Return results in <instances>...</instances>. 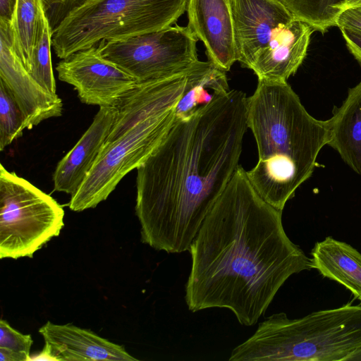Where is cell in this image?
<instances>
[{
  "instance_id": "obj_16",
  "label": "cell",
  "mask_w": 361,
  "mask_h": 361,
  "mask_svg": "<svg viewBox=\"0 0 361 361\" xmlns=\"http://www.w3.org/2000/svg\"><path fill=\"white\" fill-rule=\"evenodd\" d=\"M59 361H135L123 345L73 324L47 322L39 329Z\"/></svg>"
},
{
  "instance_id": "obj_28",
  "label": "cell",
  "mask_w": 361,
  "mask_h": 361,
  "mask_svg": "<svg viewBox=\"0 0 361 361\" xmlns=\"http://www.w3.org/2000/svg\"><path fill=\"white\" fill-rule=\"evenodd\" d=\"M16 0H0V18L11 21L13 14Z\"/></svg>"
},
{
  "instance_id": "obj_12",
  "label": "cell",
  "mask_w": 361,
  "mask_h": 361,
  "mask_svg": "<svg viewBox=\"0 0 361 361\" xmlns=\"http://www.w3.org/2000/svg\"><path fill=\"white\" fill-rule=\"evenodd\" d=\"M238 61L249 68L279 25L295 18L279 0H231Z\"/></svg>"
},
{
  "instance_id": "obj_10",
  "label": "cell",
  "mask_w": 361,
  "mask_h": 361,
  "mask_svg": "<svg viewBox=\"0 0 361 361\" xmlns=\"http://www.w3.org/2000/svg\"><path fill=\"white\" fill-rule=\"evenodd\" d=\"M0 41V80L19 106L25 129H31L44 120L61 116V99L31 75L18 53L11 21L1 18Z\"/></svg>"
},
{
  "instance_id": "obj_26",
  "label": "cell",
  "mask_w": 361,
  "mask_h": 361,
  "mask_svg": "<svg viewBox=\"0 0 361 361\" xmlns=\"http://www.w3.org/2000/svg\"><path fill=\"white\" fill-rule=\"evenodd\" d=\"M336 26L361 32V6L350 7L343 11L337 17Z\"/></svg>"
},
{
  "instance_id": "obj_11",
  "label": "cell",
  "mask_w": 361,
  "mask_h": 361,
  "mask_svg": "<svg viewBox=\"0 0 361 361\" xmlns=\"http://www.w3.org/2000/svg\"><path fill=\"white\" fill-rule=\"evenodd\" d=\"M188 26L202 42L207 60L228 71L238 61L231 0H188Z\"/></svg>"
},
{
  "instance_id": "obj_18",
  "label": "cell",
  "mask_w": 361,
  "mask_h": 361,
  "mask_svg": "<svg viewBox=\"0 0 361 361\" xmlns=\"http://www.w3.org/2000/svg\"><path fill=\"white\" fill-rule=\"evenodd\" d=\"M311 268L336 281L361 302V253L347 243L326 237L311 251Z\"/></svg>"
},
{
  "instance_id": "obj_15",
  "label": "cell",
  "mask_w": 361,
  "mask_h": 361,
  "mask_svg": "<svg viewBox=\"0 0 361 361\" xmlns=\"http://www.w3.org/2000/svg\"><path fill=\"white\" fill-rule=\"evenodd\" d=\"M116 110L102 106L74 147L59 161L53 174L54 189L73 195L92 168L111 130Z\"/></svg>"
},
{
  "instance_id": "obj_21",
  "label": "cell",
  "mask_w": 361,
  "mask_h": 361,
  "mask_svg": "<svg viewBox=\"0 0 361 361\" xmlns=\"http://www.w3.org/2000/svg\"><path fill=\"white\" fill-rule=\"evenodd\" d=\"M293 17L324 33L336 26V18L345 9L346 0H279Z\"/></svg>"
},
{
  "instance_id": "obj_27",
  "label": "cell",
  "mask_w": 361,
  "mask_h": 361,
  "mask_svg": "<svg viewBox=\"0 0 361 361\" xmlns=\"http://www.w3.org/2000/svg\"><path fill=\"white\" fill-rule=\"evenodd\" d=\"M341 31L348 50L361 64V32L348 29Z\"/></svg>"
},
{
  "instance_id": "obj_17",
  "label": "cell",
  "mask_w": 361,
  "mask_h": 361,
  "mask_svg": "<svg viewBox=\"0 0 361 361\" xmlns=\"http://www.w3.org/2000/svg\"><path fill=\"white\" fill-rule=\"evenodd\" d=\"M328 145L344 162L361 175V82L349 89L341 106L326 120Z\"/></svg>"
},
{
  "instance_id": "obj_7",
  "label": "cell",
  "mask_w": 361,
  "mask_h": 361,
  "mask_svg": "<svg viewBox=\"0 0 361 361\" xmlns=\"http://www.w3.org/2000/svg\"><path fill=\"white\" fill-rule=\"evenodd\" d=\"M176 110L173 107L153 114L104 145L89 173L71 196L69 208L82 212L105 200L121 179L161 144L176 120Z\"/></svg>"
},
{
  "instance_id": "obj_13",
  "label": "cell",
  "mask_w": 361,
  "mask_h": 361,
  "mask_svg": "<svg viewBox=\"0 0 361 361\" xmlns=\"http://www.w3.org/2000/svg\"><path fill=\"white\" fill-rule=\"evenodd\" d=\"M189 70L168 78L137 82L114 106L116 116L104 145L118 139L150 115L176 107L184 92Z\"/></svg>"
},
{
  "instance_id": "obj_5",
  "label": "cell",
  "mask_w": 361,
  "mask_h": 361,
  "mask_svg": "<svg viewBox=\"0 0 361 361\" xmlns=\"http://www.w3.org/2000/svg\"><path fill=\"white\" fill-rule=\"evenodd\" d=\"M187 4L188 0H88L54 30L52 47L63 59L102 40L161 30L178 20Z\"/></svg>"
},
{
  "instance_id": "obj_2",
  "label": "cell",
  "mask_w": 361,
  "mask_h": 361,
  "mask_svg": "<svg viewBox=\"0 0 361 361\" xmlns=\"http://www.w3.org/2000/svg\"><path fill=\"white\" fill-rule=\"evenodd\" d=\"M247 128V97L236 90L187 118H176L136 169L142 243L167 253L189 251L239 165Z\"/></svg>"
},
{
  "instance_id": "obj_3",
  "label": "cell",
  "mask_w": 361,
  "mask_h": 361,
  "mask_svg": "<svg viewBox=\"0 0 361 361\" xmlns=\"http://www.w3.org/2000/svg\"><path fill=\"white\" fill-rule=\"evenodd\" d=\"M247 126L259 157L246 171L247 178L267 202L283 211L310 178L320 150L328 145L326 121L311 116L287 81L258 80L247 97Z\"/></svg>"
},
{
  "instance_id": "obj_9",
  "label": "cell",
  "mask_w": 361,
  "mask_h": 361,
  "mask_svg": "<svg viewBox=\"0 0 361 361\" xmlns=\"http://www.w3.org/2000/svg\"><path fill=\"white\" fill-rule=\"evenodd\" d=\"M61 81L73 85L85 104L114 107L137 81L104 59L97 45L61 59L56 66Z\"/></svg>"
},
{
  "instance_id": "obj_29",
  "label": "cell",
  "mask_w": 361,
  "mask_h": 361,
  "mask_svg": "<svg viewBox=\"0 0 361 361\" xmlns=\"http://www.w3.org/2000/svg\"><path fill=\"white\" fill-rule=\"evenodd\" d=\"M0 361H29V360L22 354L0 347Z\"/></svg>"
},
{
  "instance_id": "obj_19",
  "label": "cell",
  "mask_w": 361,
  "mask_h": 361,
  "mask_svg": "<svg viewBox=\"0 0 361 361\" xmlns=\"http://www.w3.org/2000/svg\"><path fill=\"white\" fill-rule=\"evenodd\" d=\"M229 90L226 72L208 60H199L188 71L184 92L176 106V118L191 116Z\"/></svg>"
},
{
  "instance_id": "obj_14",
  "label": "cell",
  "mask_w": 361,
  "mask_h": 361,
  "mask_svg": "<svg viewBox=\"0 0 361 361\" xmlns=\"http://www.w3.org/2000/svg\"><path fill=\"white\" fill-rule=\"evenodd\" d=\"M314 31L307 23L296 18L279 25L250 69L257 76L258 80L286 82L305 59Z\"/></svg>"
},
{
  "instance_id": "obj_6",
  "label": "cell",
  "mask_w": 361,
  "mask_h": 361,
  "mask_svg": "<svg viewBox=\"0 0 361 361\" xmlns=\"http://www.w3.org/2000/svg\"><path fill=\"white\" fill-rule=\"evenodd\" d=\"M64 210L51 196L0 164V258L28 257L63 228Z\"/></svg>"
},
{
  "instance_id": "obj_25",
  "label": "cell",
  "mask_w": 361,
  "mask_h": 361,
  "mask_svg": "<svg viewBox=\"0 0 361 361\" xmlns=\"http://www.w3.org/2000/svg\"><path fill=\"white\" fill-rule=\"evenodd\" d=\"M88 0H42L45 15L53 30L75 8Z\"/></svg>"
},
{
  "instance_id": "obj_1",
  "label": "cell",
  "mask_w": 361,
  "mask_h": 361,
  "mask_svg": "<svg viewBox=\"0 0 361 361\" xmlns=\"http://www.w3.org/2000/svg\"><path fill=\"white\" fill-rule=\"evenodd\" d=\"M189 251L188 310L226 308L246 326L264 314L290 276L312 269L310 258L286 233L282 211L257 193L240 165Z\"/></svg>"
},
{
  "instance_id": "obj_30",
  "label": "cell",
  "mask_w": 361,
  "mask_h": 361,
  "mask_svg": "<svg viewBox=\"0 0 361 361\" xmlns=\"http://www.w3.org/2000/svg\"><path fill=\"white\" fill-rule=\"evenodd\" d=\"M30 360L59 361L58 357L53 353L51 348L47 343H45L43 350L39 353L30 356Z\"/></svg>"
},
{
  "instance_id": "obj_4",
  "label": "cell",
  "mask_w": 361,
  "mask_h": 361,
  "mask_svg": "<svg viewBox=\"0 0 361 361\" xmlns=\"http://www.w3.org/2000/svg\"><path fill=\"white\" fill-rule=\"evenodd\" d=\"M361 348V306L314 312L299 319L273 314L234 348L229 361H348Z\"/></svg>"
},
{
  "instance_id": "obj_20",
  "label": "cell",
  "mask_w": 361,
  "mask_h": 361,
  "mask_svg": "<svg viewBox=\"0 0 361 361\" xmlns=\"http://www.w3.org/2000/svg\"><path fill=\"white\" fill-rule=\"evenodd\" d=\"M43 11L42 0H16L11 25L18 53L28 71Z\"/></svg>"
},
{
  "instance_id": "obj_22",
  "label": "cell",
  "mask_w": 361,
  "mask_h": 361,
  "mask_svg": "<svg viewBox=\"0 0 361 361\" xmlns=\"http://www.w3.org/2000/svg\"><path fill=\"white\" fill-rule=\"evenodd\" d=\"M52 36L53 30L44 10L39 20L29 73L43 87L53 93H56L51 59Z\"/></svg>"
},
{
  "instance_id": "obj_8",
  "label": "cell",
  "mask_w": 361,
  "mask_h": 361,
  "mask_svg": "<svg viewBox=\"0 0 361 361\" xmlns=\"http://www.w3.org/2000/svg\"><path fill=\"white\" fill-rule=\"evenodd\" d=\"M191 29L176 25L125 39L102 40L101 55L132 75L137 82L184 73L198 61L197 42Z\"/></svg>"
},
{
  "instance_id": "obj_23",
  "label": "cell",
  "mask_w": 361,
  "mask_h": 361,
  "mask_svg": "<svg viewBox=\"0 0 361 361\" xmlns=\"http://www.w3.org/2000/svg\"><path fill=\"white\" fill-rule=\"evenodd\" d=\"M23 114L13 95L0 80V150L22 136Z\"/></svg>"
},
{
  "instance_id": "obj_32",
  "label": "cell",
  "mask_w": 361,
  "mask_h": 361,
  "mask_svg": "<svg viewBox=\"0 0 361 361\" xmlns=\"http://www.w3.org/2000/svg\"><path fill=\"white\" fill-rule=\"evenodd\" d=\"M348 361H361V348L355 351L348 360Z\"/></svg>"
},
{
  "instance_id": "obj_31",
  "label": "cell",
  "mask_w": 361,
  "mask_h": 361,
  "mask_svg": "<svg viewBox=\"0 0 361 361\" xmlns=\"http://www.w3.org/2000/svg\"><path fill=\"white\" fill-rule=\"evenodd\" d=\"M361 0H346L345 4V9L350 7L360 6ZM344 9V10H345Z\"/></svg>"
},
{
  "instance_id": "obj_24",
  "label": "cell",
  "mask_w": 361,
  "mask_h": 361,
  "mask_svg": "<svg viewBox=\"0 0 361 361\" xmlns=\"http://www.w3.org/2000/svg\"><path fill=\"white\" fill-rule=\"evenodd\" d=\"M32 338L30 334H23L16 331L7 321H0V347L8 348L26 356L30 361V351Z\"/></svg>"
}]
</instances>
